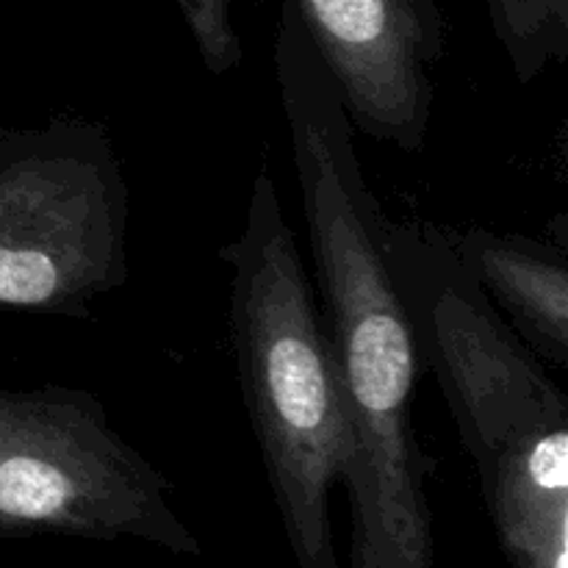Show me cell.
I'll use <instances>...</instances> for the list:
<instances>
[{"mask_svg": "<svg viewBox=\"0 0 568 568\" xmlns=\"http://www.w3.org/2000/svg\"><path fill=\"white\" fill-rule=\"evenodd\" d=\"M275 78L353 438L342 568H436L433 464L416 433L422 361L386 258L388 220L364 178L342 92L283 3Z\"/></svg>", "mask_w": 568, "mask_h": 568, "instance_id": "cell-1", "label": "cell"}, {"mask_svg": "<svg viewBox=\"0 0 568 568\" xmlns=\"http://www.w3.org/2000/svg\"><path fill=\"white\" fill-rule=\"evenodd\" d=\"M386 258L422 369L433 372L480 477L510 568H568V403L488 303L449 231L386 222Z\"/></svg>", "mask_w": 568, "mask_h": 568, "instance_id": "cell-2", "label": "cell"}, {"mask_svg": "<svg viewBox=\"0 0 568 568\" xmlns=\"http://www.w3.org/2000/svg\"><path fill=\"white\" fill-rule=\"evenodd\" d=\"M231 266V338L247 419L297 568H342L331 497L353 464L327 327L270 166L250 189L244 227L220 250Z\"/></svg>", "mask_w": 568, "mask_h": 568, "instance_id": "cell-3", "label": "cell"}, {"mask_svg": "<svg viewBox=\"0 0 568 568\" xmlns=\"http://www.w3.org/2000/svg\"><path fill=\"white\" fill-rule=\"evenodd\" d=\"M128 227L131 192L103 122L0 133V308L87 320L131 277Z\"/></svg>", "mask_w": 568, "mask_h": 568, "instance_id": "cell-4", "label": "cell"}, {"mask_svg": "<svg viewBox=\"0 0 568 568\" xmlns=\"http://www.w3.org/2000/svg\"><path fill=\"white\" fill-rule=\"evenodd\" d=\"M0 536L139 541L203 555L172 483L83 388H0Z\"/></svg>", "mask_w": 568, "mask_h": 568, "instance_id": "cell-5", "label": "cell"}, {"mask_svg": "<svg viewBox=\"0 0 568 568\" xmlns=\"http://www.w3.org/2000/svg\"><path fill=\"white\" fill-rule=\"evenodd\" d=\"M342 92L355 131L419 153L447 50L442 0H281Z\"/></svg>", "mask_w": 568, "mask_h": 568, "instance_id": "cell-6", "label": "cell"}, {"mask_svg": "<svg viewBox=\"0 0 568 568\" xmlns=\"http://www.w3.org/2000/svg\"><path fill=\"white\" fill-rule=\"evenodd\" d=\"M497 314L541 361L568 366V261L560 247L519 233L466 227L449 233Z\"/></svg>", "mask_w": 568, "mask_h": 568, "instance_id": "cell-7", "label": "cell"}, {"mask_svg": "<svg viewBox=\"0 0 568 568\" xmlns=\"http://www.w3.org/2000/svg\"><path fill=\"white\" fill-rule=\"evenodd\" d=\"M516 81L530 87L568 55V0H486Z\"/></svg>", "mask_w": 568, "mask_h": 568, "instance_id": "cell-8", "label": "cell"}, {"mask_svg": "<svg viewBox=\"0 0 568 568\" xmlns=\"http://www.w3.org/2000/svg\"><path fill=\"white\" fill-rule=\"evenodd\" d=\"M203 59L205 70L214 75L236 70L244 59L242 37H239L236 0H172Z\"/></svg>", "mask_w": 568, "mask_h": 568, "instance_id": "cell-9", "label": "cell"}]
</instances>
